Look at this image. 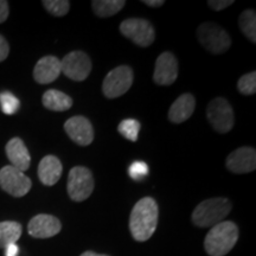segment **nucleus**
Returning a JSON list of instances; mask_svg holds the SVG:
<instances>
[{
	"label": "nucleus",
	"mask_w": 256,
	"mask_h": 256,
	"mask_svg": "<svg viewBox=\"0 0 256 256\" xmlns=\"http://www.w3.org/2000/svg\"><path fill=\"white\" fill-rule=\"evenodd\" d=\"M158 204L152 197L142 198L134 206L130 217V229L133 238L145 242L152 238L158 226Z\"/></svg>",
	"instance_id": "1"
},
{
	"label": "nucleus",
	"mask_w": 256,
	"mask_h": 256,
	"mask_svg": "<svg viewBox=\"0 0 256 256\" xmlns=\"http://www.w3.org/2000/svg\"><path fill=\"white\" fill-rule=\"evenodd\" d=\"M238 228L234 222L223 220L214 226L204 240V248L210 256H224L235 247Z\"/></svg>",
	"instance_id": "2"
},
{
	"label": "nucleus",
	"mask_w": 256,
	"mask_h": 256,
	"mask_svg": "<svg viewBox=\"0 0 256 256\" xmlns=\"http://www.w3.org/2000/svg\"><path fill=\"white\" fill-rule=\"evenodd\" d=\"M232 209V204L228 198L217 197L203 200L192 212V222L200 228H212L223 222Z\"/></svg>",
	"instance_id": "3"
},
{
	"label": "nucleus",
	"mask_w": 256,
	"mask_h": 256,
	"mask_svg": "<svg viewBox=\"0 0 256 256\" xmlns=\"http://www.w3.org/2000/svg\"><path fill=\"white\" fill-rule=\"evenodd\" d=\"M197 37L202 46L215 55L226 52L232 46L229 34L215 23H203L197 28Z\"/></svg>",
	"instance_id": "4"
},
{
	"label": "nucleus",
	"mask_w": 256,
	"mask_h": 256,
	"mask_svg": "<svg viewBox=\"0 0 256 256\" xmlns=\"http://www.w3.org/2000/svg\"><path fill=\"white\" fill-rule=\"evenodd\" d=\"M134 74L130 66H119L107 74L102 83V92L107 98L122 96L132 87Z\"/></svg>",
	"instance_id": "5"
},
{
	"label": "nucleus",
	"mask_w": 256,
	"mask_h": 256,
	"mask_svg": "<svg viewBox=\"0 0 256 256\" xmlns=\"http://www.w3.org/2000/svg\"><path fill=\"white\" fill-rule=\"evenodd\" d=\"M68 194L74 202H83L94 191V178L90 170L84 166H75L68 176Z\"/></svg>",
	"instance_id": "6"
},
{
	"label": "nucleus",
	"mask_w": 256,
	"mask_h": 256,
	"mask_svg": "<svg viewBox=\"0 0 256 256\" xmlns=\"http://www.w3.org/2000/svg\"><path fill=\"white\" fill-rule=\"evenodd\" d=\"M120 32L138 46L147 48L156 40V31L148 20L142 18H128L120 24Z\"/></svg>",
	"instance_id": "7"
},
{
	"label": "nucleus",
	"mask_w": 256,
	"mask_h": 256,
	"mask_svg": "<svg viewBox=\"0 0 256 256\" xmlns=\"http://www.w3.org/2000/svg\"><path fill=\"white\" fill-rule=\"evenodd\" d=\"M206 116L214 130L222 134L230 132L235 122L232 104L224 98H216L210 101Z\"/></svg>",
	"instance_id": "8"
},
{
	"label": "nucleus",
	"mask_w": 256,
	"mask_h": 256,
	"mask_svg": "<svg viewBox=\"0 0 256 256\" xmlns=\"http://www.w3.org/2000/svg\"><path fill=\"white\" fill-rule=\"evenodd\" d=\"M31 179L14 166L0 170V188L14 197H23L31 190Z\"/></svg>",
	"instance_id": "9"
},
{
	"label": "nucleus",
	"mask_w": 256,
	"mask_h": 256,
	"mask_svg": "<svg viewBox=\"0 0 256 256\" xmlns=\"http://www.w3.org/2000/svg\"><path fill=\"white\" fill-rule=\"evenodd\" d=\"M62 72L72 81H84L92 72V60L83 51H72L60 60Z\"/></svg>",
	"instance_id": "10"
},
{
	"label": "nucleus",
	"mask_w": 256,
	"mask_h": 256,
	"mask_svg": "<svg viewBox=\"0 0 256 256\" xmlns=\"http://www.w3.org/2000/svg\"><path fill=\"white\" fill-rule=\"evenodd\" d=\"M64 130L74 142L80 146L90 145L94 140V128L86 116L76 115L64 124Z\"/></svg>",
	"instance_id": "11"
},
{
	"label": "nucleus",
	"mask_w": 256,
	"mask_h": 256,
	"mask_svg": "<svg viewBox=\"0 0 256 256\" xmlns=\"http://www.w3.org/2000/svg\"><path fill=\"white\" fill-rule=\"evenodd\" d=\"M178 78V62L174 54L165 51L156 60L153 81L159 86H171Z\"/></svg>",
	"instance_id": "12"
},
{
	"label": "nucleus",
	"mask_w": 256,
	"mask_h": 256,
	"mask_svg": "<svg viewBox=\"0 0 256 256\" xmlns=\"http://www.w3.org/2000/svg\"><path fill=\"white\" fill-rule=\"evenodd\" d=\"M226 168L232 174H249L256 168V151L252 147H240L226 158Z\"/></svg>",
	"instance_id": "13"
},
{
	"label": "nucleus",
	"mask_w": 256,
	"mask_h": 256,
	"mask_svg": "<svg viewBox=\"0 0 256 256\" xmlns=\"http://www.w3.org/2000/svg\"><path fill=\"white\" fill-rule=\"evenodd\" d=\"M60 229H62V224L60 220L55 216L46 215V214L34 216L28 226V234L32 238H52L60 232Z\"/></svg>",
	"instance_id": "14"
},
{
	"label": "nucleus",
	"mask_w": 256,
	"mask_h": 256,
	"mask_svg": "<svg viewBox=\"0 0 256 256\" xmlns=\"http://www.w3.org/2000/svg\"><path fill=\"white\" fill-rule=\"evenodd\" d=\"M62 72L60 60L55 56H44L36 63L34 69V78L40 84H49Z\"/></svg>",
	"instance_id": "15"
},
{
	"label": "nucleus",
	"mask_w": 256,
	"mask_h": 256,
	"mask_svg": "<svg viewBox=\"0 0 256 256\" xmlns=\"http://www.w3.org/2000/svg\"><path fill=\"white\" fill-rule=\"evenodd\" d=\"M6 156L14 168L20 170L22 172L26 171L30 168L31 156L26 146L20 138H14L8 142L5 147Z\"/></svg>",
	"instance_id": "16"
},
{
	"label": "nucleus",
	"mask_w": 256,
	"mask_h": 256,
	"mask_svg": "<svg viewBox=\"0 0 256 256\" xmlns=\"http://www.w3.org/2000/svg\"><path fill=\"white\" fill-rule=\"evenodd\" d=\"M63 172L60 160L55 156H46L40 160L38 165V177L46 186H52L60 180Z\"/></svg>",
	"instance_id": "17"
},
{
	"label": "nucleus",
	"mask_w": 256,
	"mask_h": 256,
	"mask_svg": "<svg viewBox=\"0 0 256 256\" xmlns=\"http://www.w3.org/2000/svg\"><path fill=\"white\" fill-rule=\"evenodd\" d=\"M196 100L192 94H183L172 104L168 110V119L174 124H182L188 120L194 114Z\"/></svg>",
	"instance_id": "18"
},
{
	"label": "nucleus",
	"mask_w": 256,
	"mask_h": 256,
	"mask_svg": "<svg viewBox=\"0 0 256 256\" xmlns=\"http://www.w3.org/2000/svg\"><path fill=\"white\" fill-rule=\"evenodd\" d=\"M42 102H43L44 107L54 112L68 110L74 104L72 98L69 95L56 90V89H50L44 92Z\"/></svg>",
	"instance_id": "19"
},
{
	"label": "nucleus",
	"mask_w": 256,
	"mask_h": 256,
	"mask_svg": "<svg viewBox=\"0 0 256 256\" xmlns=\"http://www.w3.org/2000/svg\"><path fill=\"white\" fill-rule=\"evenodd\" d=\"M22 226L14 220L0 222V249L6 248L8 244L16 243L22 236Z\"/></svg>",
	"instance_id": "20"
},
{
	"label": "nucleus",
	"mask_w": 256,
	"mask_h": 256,
	"mask_svg": "<svg viewBox=\"0 0 256 256\" xmlns=\"http://www.w3.org/2000/svg\"><path fill=\"white\" fill-rule=\"evenodd\" d=\"M126 5L124 0H94L92 2V11L100 18H108L116 14Z\"/></svg>",
	"instance_id": "21"
},
{
	"label": "nucleus",
	"mask_w": 256,
	"mask_h": 256,
	"mask_svg": "<svg viewBox=\"0 0 256 256\" xmlns=\"http://www.w3.org/2000/svg\"><path fill=\"white\" fill-rule=\"evenodd\" d=\"M238 25L242 34L252 40V43L256 42V14L254 10H246L240 14Z\"/></svg>",
	"instance_id": "22"
},
{
	"label": "nucleus",
	"mask_w": 256,
	"mask_h": 256,
	"mask_svg": "<svg viewBox=\"0 0 256 256\" xmlns=\"http://www.w3.org/2000/svg\"><path fill=\"white\" fill-rule=\"evenodd\" d=\"M118 132L127 140L136 142L140 132V122L136 119H124L118 127Z\"/></svg>",
	"instance_id": "23"
},
{
	"label": "nucleus",
	"mask_w": 256,
	"mask_h": 256,
	"mask_svg": "<svg viewBox=\"0 0 256 256\" xmlns=\"http://www.w3.org/2000/svg\"><path fill=\"white\" fill-rule=\"evenodd\" d=\"M0 107L2 113L12 115L16 114L20 107V102L16 96L10 92H0Z\"/></svg>",
	"instance_id": "24"
},
{
	"label": "nucleus",
	"mask_w": 256,
	"mask_h": 256,
	"mask_svg": "<svg viewBox=\"0 0 256 256\" xmlns=\"http://www.w3.org/2000/svg\"><path fill=\"white\" fill-rule=\"evenodd\" d=\"M43 6L50 14L55 17H64L70 10L68 0H44Z\"/></svg>",
	"instance_id": "25"
},
{
	"label": "nucleus",
	"mask_w": 256,
	"mask_h": 256,
	"mask_svg": "<svg viewBox=\"0 0 256 256\" xmlns=\"http://www.w3.org/2000/svg\"><path fill=\"white\" fill-rule=\"evenodd\" d=\"M238 88L243 95H252L256 92V72H252L240 78Z\"/></svg>",
	"instance_id": "26"
},
{
	"label": "nucleus",
	"mask_w": 256,
	"mask_h": 256,
	"mask_svg": "<svg viewBox=\"0 0 256 256\" xmlns=\"http://www.w3.org/2000/svg\"><path fill=\"white\" fill-rule=\"evenodd\" d=\"M148 165H147L146 162L136 160V162H132V164L130 165V168H128V176H130L133 180L140 182L148 174Z\"/></svg>",
	"instance_id": "27"
},
{
	"label": "nucleus",
	"mask_w": 256,
	"mask_h": 256,
	"mask_svg": "<svg viewBox=\"0 0 256 256\" xmlns=\"http://www.w3.org/2000/svg\"><path fill=\"white\" fill-rule=\"evenodd\" d=\"M234 4V0H209L208 5L214 11H222V10L229 8L230 5Z\"/></svg>",
	"instance_id": "28"
},
{
	"label": "nucleus",
	"mask_w": 256,
	"mask_h": 256,
	"mask_svg": "<svg viewBox=\"0 0 256 256\" xmlns=\"http://www.w3.org/2000/svg\"><path fill=\"white\" fill-rule=\"evenodd\" d=\"M8 52H10V46H8V40L0 34V62H2V60L8 58Z\"/></svg>",
	"instance_id": "29"
},
{
	"label": "nucleus",
	"mask_w": 256,
	"mask_h": 256,
	"mask_svg": "<svg viewBox=\"0 0 256 256\" xmlns=\"http://www.w3.org/2000/svg\"><path fill=\"white\" fill-rule=\"evenodd\" d=\"M8 17V2L5 0H0V24L4 22Z\"/></svg>",
	"instance_id": "30"
},
{
	"label": "nucleus",
	"mask_w": 256,
	"mask_h": 256,
	"mask_svg": "<svg viewBox=\"0 0 256 256\" xmlns=\"http://www.w3.org/2000/svg\"><path fill=\"white\" fill-rule=\"evenodd\" d=\"M19 248L16 243H12V244H8V247L5 248V256H18Z\"/></svg>",
	"instance_id": "31"
},
{
	"label": "nucleus",
	"mask_w": 256,
	"mask_h": 256,
	"mask_svg": "<svg viewBox=\"0 0 256 256\" xmlns=\"http://www.w3.org/2000/svg\"><path fill=\"white\" fill-rule=\"evenodd\" d=\"M142 2L150 8H160L165 4L164 0H144Z\"/></svg>",
	"instance_id": "32"
},
{
	"label": "nucleus",
	"mask_w": 256,
	"mask_h": 256,
	"mask_svg": "<svg viewBox=\"0 0 256 256\" xmlns=\"http://www.w3.org/2000/svg\"><path fill=\"white\" fill-rule=\"evenodd\" d=\"M81 256H108V255L98 254V252H84L83 254H81Z\"/></svg>",
	"instance_id": "33"
}]
</instances>
